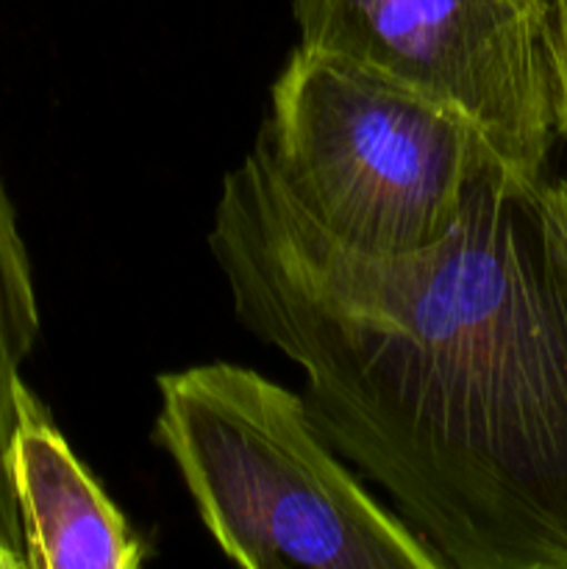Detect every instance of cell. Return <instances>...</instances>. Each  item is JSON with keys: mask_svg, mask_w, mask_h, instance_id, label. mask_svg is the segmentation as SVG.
Wrapping results in <instances>:
<instances>
[{"mask_svg": "<svg viewBox=\"0 0 567 569\" xmlns=\"http://www.w3.org/2000/svg\"><path fill=\"white\" fill-rule=\"evenodd\" d=\"M237 320L287 356L331 448L448 569H567V248L554 181L489 159L448 237L334 239L259 139L209 228Z\"/></svg>", "mask_w": 567, "mask_h": 569, "instance_id": "obj_1", "label": "cell"}, {"mask_svg": "<svg viewBox=\"0 0 567 569\" xmlns=\"http://www.w3.org/2000/svg\"><path fill=\"white\" fill-rule=\"evenodd\" d=\"M153 442L217 548L248 569H448L331 448L304 395L211 361L161 372Z\"/></svg>", "mask_w": 567, "mask_h": 569, "instance_id": "obj_2", "label": "cell"}, {"mask_svg": "<svg viewBox=\"0 0 567 569\" xmlns=\"http://www.w3.org/2000/svg\"><path fill=\"white\" fill-rule=\"evenodd\" d=\"M256 139L334 239L378 256L448 237L476 172L500 159L456 111L304 44L278 72Z\"/></svg>", "mask_w": 567, "mask_h": 569, "instance_id": "obj_3", "label": "cell"}, {"mask_svg": "<svg viewBox=\"0 0 567 569\" xmlns=\"http://www.w3.org/2000/svg\"><path fill=\"white\" fill-rule=\"evenodd\" d=\"M300 44L465 117L526 178L556 126L545 26L515 0H292Z\"/></svg>", "mask_w": 567, "mask_h": 569, "instance_id": "obj_4", "label": "cell"}, {"mask_svg": "<svg viewBox=\"0 0 567 569\" xmlns=\"http://www.w3.org/2000/svg\"><path fill=\"white\" fill-rule=\"evenodd\" d=\"M14 406L9 472L28 569H137L148 550L26 381Z\"/></svg>", "mask_w": 567, "mask_h": 569, "instance_id": "obj_5", "label": "cell"}, {"mask_svg": "<svg viewBox=\"0 0 567 569\" xmlns=\"http://www.w3.org/2000/svg\"><path fill=\"white\" fill-rule=\"evenodd\" d=\"M39 300L17 211L0 176V569H28L26 537L9 472L22 365L39 339Z\"/></svg>", "mask_w": 567, "mask_h": 569, "instance_id": "obj_6", "label": "cell"}, {"mask_svg": "<svg viewBox=\"0 0 567 569\" xmlns=\"http://www.w3.org/2000/svg\"><path fill=\"white\" fill-rule=\"evenodd\" d=\"M545 56H548L556 137L567 139V0H550L548 20H545Z\"/></svg>", "mask_w": 567, "mask_h": 569, "instance_id": "obj_7", "label": "cell"}, {"mask_svg": "<svg viewBox=\"0 0 567 569\" xmlns=\"http://www.w3.org/2000/svg\"><path fill=\"white\" fill-rule=\"evenodd\" d=\"M554 194H556V209H559V222H561V237H565L567 248V176L554 181Z\"/></svg>", "mask_w": 567, "mask_h": 569, "instance_id": "obj_8", "label": "cell"}, {"mask_svg": "<svg viewBox=\"0 0 567 569\" xmlns=\"http://www.w3.org/2000/svg\"><path fill=\"white\" fill-rule=\"evenodd\" d=\"M515 3L523 6V9H526L534 20H539L545 26V20H548L550 0H515Z\"/></svg>", "mask_w": 567, "mask_h": 569, "instance_id": "obj_9", "label": "cell"}]
</instances>
